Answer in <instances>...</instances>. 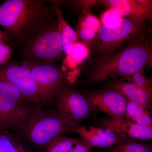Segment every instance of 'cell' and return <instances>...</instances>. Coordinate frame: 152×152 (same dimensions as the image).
Returning a JSON list of instances; mask_svg holds the SVG:
<instances>
[{"label": "cell", "mask_w": 152, "mask_h": 152, "mask_svg": "<svg viewBox=\"0 0 152 152\" xmlns=\"http://www.w3.org/2000/svg\"><path fill=\"white\" fill-rule=\"evenodd\" d=\"M126 118L142 126L152 127V119L149 109L136 103L126 99Z\"/></svg>", "instance_id": "obj_17"}, {"label": "cell", "mask_w": 152, "mask_h": 152, "mask_svg": "<svg viewBox=\"0 0 152 152\" xmlns=\"http://www.w3.org/2000/svg\"><path fill=\"white\" fill-rule=\"evenodd\" d=\"M123 17L117 12L112 9H109L103 15L102 22L103 25L109 28L117 26Z\"/></svg>", "instance_id": "obj_23"}, {"label": "cell", "mask_w": 152, "mask_h": 152, "mask_svg": "<svg viewBox=\"0 0 152 152\" xmlns=\"http://www.w3.org/2000/svg\"><path fill=\"white\" fill-rule=\"evenodd\" d=\"M33 77L40 88L46 106L51 103L55 95L66 86L65 74L56 67L49 64L28 65Z\"/></svg>", "instance_id": "obj_7"}, {"label": "cell", "mask_w": 152, "mask_h": 152, "mask_svg": "<svg viewBox=\"0 0 152 152\" xmlns=\"http://www.w3.org/2000/svg\"><path fill=\"white\" fill-rule=\"evenodd\" d=\"M42 2L7 0L0 5V26L8 35L22 38L45 15Z\"/></svg>", "instance_id": "obj_3"}, {"label": "cell", "mask_w": 152, "mask_h": 152, "mask_svg": "<svg viewBox=\"0 0 152 152\" xmlns=\"http://www.w3.org/2000/svg\"><path fill=\"white\" fill-rule=\"evenodd\" d=\"M92 148L88 146L81 140L76 145L70 152H91Z\"/></svg>", "instance_id": "obj_27"}, {"label": "cell", "mask_w": 152, "mask_h": 152, "mask_svg": "<svg viewBox=\"0 0 152 152\" xmlns=\"http://www.w3.org/2000/svg\"><path fill=\"white\" fill-rule=\"evenodd\" d=\"M7 37L0 30V42L4 43L5 42Z\"/></svg>", "instance_id": "obj_28"}, {"label": "cell", "mask_w": 152, "mask_h": 152, "mask_svg": "<svg viewBox=\"0 0 152 152\" xmlns=\"http://www.w3.org/2000/svg\"><path fill=\"white\" fill-rule=\"evenodd\" d=\"M54 99L57 113L70 127L90 119L96 112L86 96L66 86L57 92Z\"/></svg>", "instance_id": "obj_5"}, {"label": "cell", "mask_w": 152, "mask_h": 152, "mask_svg": "<svg viewBox=\"0 0 152 152\" xmlns=\"http://www.w3.org/2000/svg\"><path fill=\"white\" fill-rule=\"evenodd\" d=\"M55 10L58 19V29L61 38L63 51L67 56L70 54L74 45L77 42V36L76 31L66 21L61 9L56 6Z\"/></svg>", "instance_id": "obj_15"}, {"label": "cell", "mask_w": 152, "mask_h": 152, "mask_svg": "<svg viewBox=\"0 0 152 152\" xmlns=\"http://www.w3.org/2000/svg\"><path fill=\"white\" fill-rule=\"evenodd\" d=\"M79 24L91 29L97 34L101 26L99 19L89 12H86L82 17Z\"/></svg>", "instance_id": "obj_24"}, {"label": "cell", "mask_w": 152, "mask_h": 152, "mask_svg": "<svg viewBox=\"0 0 152 152\" xmlns=\"http://www.w3.org/2000/svg\"><path fill=\"white\" fill-rule=\"evenodd\" d=\"M117 12L123 18L147 21L152 18V2L150 0H107L99 1Z\"/></svg>", "instance_id": "obj_12"}, {"label": "cell", "mask_w": 152, "mask_h": 152, "mask_svg": "<svg viewBox=\"0 0 152 152\" xmlns=\"http://www.w3.org/2000/svg\"><path fill=\"white\" fill-rule=\"evenodd\" d=\"M151 43L145 36L131 41L100 60L90 63V83L126 77L151 64Z\"/></svg>", "instance_id": "obj_1"}, {"label": "cell", "mask_w": 152, "mask_h": 152, "mask_svg": "<svg viewBox=\"0 0 152 152\" xmlns=\"http://www.w3.org/2000/svg\"><path fill=\"white\" fill-rule=\"evenodd\" d=\"M98 126L128 139L142 141L152 139V127L139 125L126 118L121 119L102 118L99 121Z\"/></svg>", "instance_id": "obj_11"}, {"label": "cell", "mask_w": 152, "mask_h": 152, "mask_svg": "<svg viewBox=\"0 0 152 152\" xmlns=\"http://www.w3.org/2000/svg\"><path fill=\"white\" fill-rule=\"evenodd\" d=\"M35 106L13 85L0 78V112L23 119Z\"/></svg>", "instance_id": "obj_8"}, {"label": "cell", "mask_w": 152, "mask_h": 152, "mask_svg": "<svg viewBox=\"0 0 152 152\" xmlns=\"http://www.w3.org/2000/svg\"><path fill=\"white\" fill-rule=\"evenodd\" d=\"M77 133L81 140L90 148H110L115 145L130 140L107 129L92 125H79L70 128L69 133Z\"/></svg>", "instance_id": "obj_10"}, {"label": "cell", "mask_w": 152, "mask_h": 152, "mask_svg": "<svg viewBox=\"0 0 152 152\" xmlns=\"http://www.w3.org/2000/svg\"><path fill=\"white\" fill-rule=\"evenodd\" d=\"M31 50L33 56L39 59H54L59 56L63 48L58 28L50 30L36 38Z\"/></svg>", "instance_id": "obj_13"}, {"label": "cell", "mask_w": 152, "mask_h": 152, "mask_svg": "<svg viewBox=\"0 0 152 152\" xmlns=\"http://www.w3.org/2000/svg\"><path fill=\"white\" fill-rule=\"evenodd\" d=\"M10 129L0 128V152H31Z\"/></svg>", "instance_id": "obj_16"}, {"label": "cell", "mask_w": 152, "mask_h": 152, "mask_svg": "<svg viewBox=\"0 0 152 152\" xmlns=\"http://www.w3.org/2000/svg\"><path fill=\"white\" fill-rule=\"evenodd\" d=\"M123 79L132 82L150 94L152 95V80L145 73L144 69Z\"/></svg>", "instance_id": "obj_21"}, {"label": "cell", "mask_w": 152, "mask_h": 152, "mask_svg": "<svg viewBox=\"0 0 152 152\" xmlns=\"http://www.w3.org/2000/svg\"><path fill=\"white\" fill-rule=\"evenodd\" d=\"M145 22L123 18L115 27L101 26L92 46L91 57L94 58L90 63L100 59L131 41L145 37Z\"/></svg>", "instance_id": "obj_4"}, {"label": "cell", "mask_w": 152, "mask_h": 152, "mask_svg": "<svg viewBox=\"0 0 152 152\" xmlns=\"http://www.w3.org/2000/svg\"><path fill=\"white\" fill-rule=\"evenodd\" d=\"M82 140L61 135L48 144L46 152H70L77 144Z\"/></svg>", "instance_id": "obj_18"}, {"label": "cell", "mask_w": 152, "mask_h": 152, "mask_svg": "<svg viewBox=\"0 0 152 152\" xmlns=\"http://www.w3.org/2000/svg\"><path fill=\"white\" fill-rule=\"evenodd\" d=\"M86 96L96 112L103 113L112 119L126 118V99L118 93L102 90L90 93Z\"/></svg>", "instance_id": "obj_9"}, {"label": "cell", "mask_w": 152, "mask_h": 152, "mask_svg": "<svg viewBox=\"0 0 152 152\" xmlns=\"http://www.w3.org/2000/svg\"><path fill=\"white\" fill-rule=\"evenodd\" d=\"M77 38L82 40L83 43L88 46H92L94 43L97 34L91 29L79 24L77 28Z\"/></svg>", "instance_id": "obj_22"}, {"label": "cell", "mask_w": 152, "mask_h": 152, "mask_svg": "<svg viewBox=\"0 0 152 152\" xmlns=\"http://www.w3.org/2000/svg\"><path fill=\"white\" fill-rule=\"evenodd\" d=\"M107 152H152L148 144L132 140L111 147Z\"/></svg>", "instance_id": "obj_20"}, {"label": "cell", "mask_w": 152, "mask_h": 152, "mask_svg": "<svg viewBox=\"0 0 152 152\" xmlns=\"http://www.w3.org/2000/svg\"><path fill=\"white\" fill-rule=\"evenodd\" d=\"M0 78L13 85L34 104L42 108L46 106L40 88L26 66L17 64L0 66Z\"/></svg>", "instance_id": "obj_6"}, {"label": "cell", "mask_w": 152, "mask_h": 152, "mask_svg": "<svg viewBox=\"0 0 152 152\" xmlns=\"http://www.w3.org/2000/svg\"><path fill=\"white\" fill-rule=\"evenodd\" d=\"M110 88L128 100L140 104L148 109L151 108L152 95L127 80L122 78L113 82L111 85Z\"/></svg>", "instance_id": "obj_14"}, {"label": "cell", "mask_w": 152, "mask_h": 152, "mask_svg": "<svg viewBox=\"0 0 152 152\" xmlns=\"http://www.w3.org/2000/svg\"><path fill=\"white\" fill-rule=\"evenodd\" d=\"M70 128L56 112L35 106L11 129L33 146L45 148L58 136L69 133Z\"/></svg>", "instance_id": "obj_2"}, {"label": "cell", "mask_w": 152, "mask_h": 152, "mask_svg": "<svg viewBox=\"0 0 152 152\" xmlns=\"http://www.w3.org/2000/svg\"><path fill=\"white\" fill-rule=\"evenodd\" d=\"M90 50L82 42H76L70 54L66 56L65 63L71 68L75 67L89 56Z\"/></svg>", "instance_id": "obj_19"}, {"label": "cell", "mask_w": 152, "mask_h": 152, "mask_svg": "<svg viewBox=\"0 0 152 152\" xmlns=\"http://www.w3.org/2000/svg\"><path fill=\"white\" fill-rule=\"evenodd\" d=\"M20 119L0 112V128L10 129L20 121Z\"/></svg>", "instance_id": "obj_25"}, {"label": "cell", "mask_w": 152, "mask_h": 152, "mask_svg": "<svg viewBox=\"0 0 152 152\" xmlns=\"http://www.w3.org/2000/svg\"><path fill=\"white\" fill-rule=\"evenodd\" d=\"M13 50L7 45L0 42V66L9 61L12 56Z\"/></svg>", "instance_id": "obj_26"}]
</instances>
